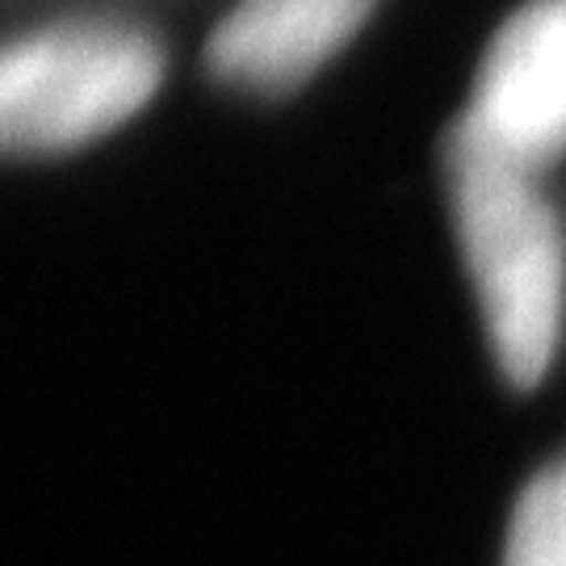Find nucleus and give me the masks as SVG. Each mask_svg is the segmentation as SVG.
Returning a JSON list of instances; mask_svg holds the SVG:
<instances>
[{"mask_svg": "<svg viewBox=\"0 0 566 566\" xmlns=\"http://www.w3.org/2000/svg\"><path fill=\"white\" fill-rule=\"evenodd\" d=\"M453 223L479 285L495 357L507 382L546 374L566 298V248L537 172L500 156L470 126L453 122L446 143Z\"/></svg>", "mask_w": 566, "mask_h": 566, "instance_id": "f257e3e1", "label": "nucleus"}, {"mask_svg": "<svg viewBox=\"0 0 566 566\" xmlns=\"http://www.w3.org/2000/svg\"><path fill=\"white\" fill-rule=\"evenodd\" d=\"M164 46L118 18L46 21L0 42V156H55L118 130L156 97Z\"/></svg>", "mask_w": 566, "mask_h": 566, "instance_id": "f03ea898", "label": "nucleus"}, {"mask_svg": "<svg viewBox=\"0 0 566 566\" xmlns=\"http://www.w3.org/2000/svg\"><path fill=\"white\" fill-rule=\"evenodd\" d=\"M458 122L528 172H546L563 160L566 0H528L495 30L470 109Z\"/></svg>", "mask_w": 566, "mask_h": 566, "instance_id": "7ed1b4c3", "label": "nucleus"}, {"mask_svg": "<svg viewBox=\"0 0 566 566\" xmlns=\"http://www.w3.org/2000/svg\"><path fill=\"white\" fill-rule=\"evenodd\" d=\"M378 0H240L206 42V67L227 88L285 97L340 55Z\"/></svg>", "mask_w": 566, "mask_h": 566, "instance_id": "20e7f679", "label": "nucleus"}, {"mask_svg": "<svg viewBox=\"0 0 566 566\" xmlns=\"http://www.w3.org/2000/svg\"><path fill=\"white\" fill-rule=\"evenodd\" d=\"M507 566H566V483L542 474L512 516Z\"/></svg>", "mask_w": 566, "mask_h": 566, "instance_id": "39448f33", "label": "nucleus"}, {"mask_svg": "<svg viewBox=\"0 0 566 566\" xmlns=\"http://www.w3.org/2000/svg\"><path fill=\"white\" fill-rule=\"evenodd\" d=\"M563 483H566V470H563Z\"/></svg>", "mask_w": 566, "mask_h": 566, "instance_id": "423d86ee", "label": "nucleus"}]
</instances>
